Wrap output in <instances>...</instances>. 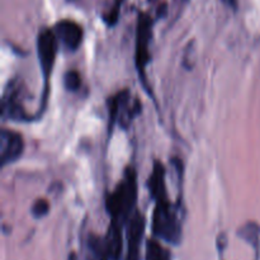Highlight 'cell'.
I'll list each match as a JSON object with an SVG mask.
<instances>
[{
	"label": "cell",
	"mask_w": 260,
	"mask_h": 260,
	"mask_svg": "<svg viewBox=\"0 0 260 260\" xmlns=\"http://www.w3.org/2000/svg\"><path fill=\"white\" fill-rule=\"evenodd\" d=\"M149 190L152 200L156 201L168 198L167 183H165V169L159 161L154 162L151 177L149 179Z\"/></svg>",
	"instance_id": "10"
},
{
	"label": "cell",
	"mask_w": 260,
	"mask_h": 260,
	"mask_svg": "<svg viewBox=\"0 0 260 260\" xmlns=\"http://www.w3.org/2000/svg\"><path fill=\"white\" fill-rule=\"evenodd\" d=\"M57 47L58 40L52 29H42L38 33L37 53L45 81L48 80L51 73H52L56 55H57Z\"/></svg>",
	"instance_id": "4"
},
{
	"label": "cell",
	"mask_w": 260,
	"mask_h": 260,
	"mask_svg": "<svg viewBox=\"0 0 260 260\" xmlns=\"http://www.w3.org/2000/svg\"><path fill=\"white\" fill-rule=\"evenodd\" d=\"M53 32L57 40L70 51H75L76 48H79L83 41V28L74 20H60L56 23Z\"/></svg>",
	"instance_id": "7"
},
{
	"label": "cell",
	"mask_w": 260,
	"mask_h": 260,
	"mask_svg": "<svg viewBox=\"0 0 260 260\" xmlns=\"http://www.w3.org/2000/svg\"><path fill=\"white\" fill-rule=\"evenodd\" d=\"M127 254L124 260H140V246L145 231V218L139 211L127 221Z\"/></svg>",
	"instance_id": "6"
},
{
	"label": "cell",
	"mask_w": 260,
	"mask_h": 260,
	"mask_svg": "<svg viewBox=\"0 0 260 260\" xmlns=\"http://www.w3.org/2000/svg\"><path fill=\"white\" fill-rule=\"evenodd\" d=\"M183 2H188V0H183Z\"/></svg>",
	"instance_id": "18"
},
{
	"label": "cell",
	"mask_w": 260,
	"mask_h": 260,
	"mask_svg": "<svg viewBox=\"0 0 260 260\" xmlns=\"http://www.w3.org/2000/svg\"><path fill=\"white\" fill-rule=\"evenodd\" d=\"M145 260H172V253L157 240L149 239L145 248Z\"/></svg>",
	"instance_id": "13"
},
{
	"label": "cell",
	"mask_w": 260,
	"mask_h": 260,
	"mask_svg": "<svg viewBox=\"0 0 260 260\" xmlns=\"http://www.w3.org/2000/svg\"><path fill=\"white\" fill-rule=\"evenodd\" d=\"M63 85L69 91H76L81 85V78L78 71L70 70L63 76Z\"/></svg>",
	"instance_id": "14"
},
{
	"label": "cell",
	"mask_w": 260,
	"mask_h": 260,
	"mask_svg": "<svg viewBox=\"0 0 260 260\" xmlns=\"http://www.w3.org/2000/svg\"><path fill=\"white\" fill-rule=\"evenodd\" d=\"M123 2L124 0H114L113 7L111 8L108 14L104 15V20H106L107 24L111 25V27L116 24L117 20H118L119 13H121V8H122V4H123Z\"/></svg>",
	"instance_id": "16"
},
{
	"label": "cell",
	"mask_w": 260,
	"mask_h": 260,
	"mask_svg": "<svg viewBox=\"0 0 260 260\" xmlns=\"http://www.w3.org/2000/svg\"><path fill=\"white\" fill-rule=\"evenodd\" d=\"M88 260H109L106 238L90 235L88 239Z\"/></svg>",
	"instance_id": "11"
},
{
	"label": "cell",
	"mask_w": 260,
	"mask_h": 260,
	"mask_svg": "<svg viewBox=\"0 0 260 260\" xmlns=\"http://www.w3.org/2000/svg\"><path fill=\"white\" fill-rule=\"evenodd\" d=\"M137 201V177L134 168H128L124 172L116 189L107 197L106 208L112 220L126 225L135 213V206Z\"/></svg>",
	"instance_id": "1"
},
{
	"label": "cell",
	"mask_w": 260,
	"mask_h": 260,
	"mask_svg": "<svg viewBox=\"0 0 260 260\" xmlns=\"http://www.w3.org/2000/svg\"><path fill=\"white\" fill-rule=\"evenodd\" d=\"M152 233L157 239L172 245H179L182 241L183 223L179 211L169 202V198H164L155 202L152 213Z\"/></svg>",
	"instance_id": "2"
},
{
	"label": "cell",
	"mask_w": 260,
	"mask_h": 260,
	"mask_svg": "<svg viewBox=\"0 0 260 260\" xmlns=\"http://www.w3.org/2000/svg\"><path fill=\"white\" fill-rule=\"evenodd\" d=\"M30 212L35 218H43L50 212V203L46 200H37L33 203Z\"/></svg>",
	"instance_id": "15"
},
{
	"label": "cell",
	"mask_w": 260,
	"mask_h": 260,
	"mask_svg": "<svg viewBox=\"0 0 260 260\" xmlns=\"http://www.w3.org/2000/svg\"><path fill=\"white\" fill-rule=\"evenodd\" d=\"M122 223L118 221H111L108 233L104 236L108 246L109 260H121L123 250V239H122Z\"/></svg>",
	"instance_id": "9"
},
{
	"label": "cell",
	"mask_w": 260,
	"mask_h": 260,
	"mask_svg": "<svg viewBox=\"0 0 260 260\" xmlns=\"http://www.w3.org/2000/svg\"><path fill=\"white\" fill-rule=\"evenodd\" d=\"M238 236L244 241L250 244L256 251V256L259 258L260 249V226L255 222H248L241 226L238 231Z\"/></svg>",
	"instance_id": "12"
},
{
	"label": "cell",
	"mask_w": 260,
	"mask_h": 260,
	"mask_svg": "<svg viewBox=\"0 0 260 260\" xmlns=\"http://www.w3.org/2000/svg\"><path fill=\"white\" fill-rule=\"evenodd\" d=\"M3 116L8 117L14 121H25L29 118L25 111L23 109L22 104L19 103V88H15L14 84H12L7 90L3 101Z\"/></svg>",
	"instance_id": "8"
},
{
	"label": "cell",
	"mask_w": 260,
	"mask_h": 260,
	"mask_svg": "<svg viewBox=\"0 0 260 260\" xmlns=\"http://www.w3.org/2000/svg\"><path fill=\"white\" fill-rule=\"evenodd\" d=\"M69 2H70V0H69Z\"/></svg>",
	"instance_id": "19"
},
{
	"label": "cell",
	"mask_w": 260,
	"mask_h": 260,
	"mask_svg": "<svg viewBox=\"0 0 260 260\" xmlns=\"http://www.w3.org/2000/svg\"><path fill=\"white\" fill-rule=\"evenodd\" d=\"M152 38V19L146 13L139 15L136 28V51H135V63L140 74L141 81L146 84V66L150 62V42Z\"/></svg>",
	"instance_id": "3"
},
{
	"label": "cell",
	"mask_w": 260,
	"mask_h": 260,
	"mask_svg": "<svg viewBox=\"0 0 260 260\" xmlns=\"http://www.w3.org/2000/svg\"><path fill=\"white\" fill-rule=\"evenodd\" d=\"M223 2H225L229 7L236 8V3H238V0H223Z\"/></svg>",
	"instance_id": "17"
},
{
	"label": "cell",
	"mask_w": 260,
	"mask_h": 260,
	"mask_svg": "<svg viewBox=\"0 0 260 260\" xmlns=\"http://www.w3.org/2000/svg\"><path fill=\"white\" fill-rule=\"evenodd\" d=\"M24 141L18 132L12 129H3L0 134V162L2 167L17 161L23 154Z\"/></svg>",
	"instance_id": "5"
}]
</instances>
